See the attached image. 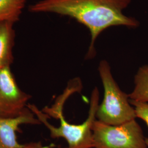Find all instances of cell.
I'll use <instances>...</instances> for the list:
<instances>
[{
  "mask_svg": "<svg viewBox=\"0 0 148 148\" xmlns=\"http://www.w3.org/2000/svg\"><path fill=\"white\" fill-rule=\"evenodd\" d=\"M131 0H40L29 7L30 12L51 13L68 16L83 24L90 32L91 40L87 59L95 55V43L99 35L112 27H137L139 22L124 14Z\"/></svg>",
  "mask_w": 148,
  "mask_h": 148,
  "instance_id": "1",
  "label": "cell"
},
{
  "mask_svg": "<svg viewBox=\"0 0 148 148\" xmlns=\"http://www.w3.org/2000/svg\"><path fill=\"white\" fill-rule=\"evenodd\" d=\"M78 92L75 85L69 84L63 93L59 97L51 107L40 110L36 106L28 104L27 107L41 123L47 128L52 138H63L68 143V148H93L92 127L97 120L96 112L99 106V92L95 88L91 94L88 115L82 124L70 123L63 113L64 104L70 95Z\"/></svg>",
  "mask_w": 148,
  "mask_h": 148,
  "instance_id": "2",
  "label": "cell"
},
{
  "mask_svg": "<svg viewBox=\"0 0 148 148\" xmlns=\"http://www.w3.org/2000/svg\"><path fill=\"white\" fill-rule=\"evenodd\" d=\"M98 72L104 87V98L97 110V120L115 126L136 119L134 108L130 103L128 94L120 89L106 60L100 62Z\"/></svg>",
  "mask_w": 148,
  "mask_h": 148,
  "instance_id": "3",
  "label": "cell"
},
{
  "mask_svg": "<svg viewBox=\"0 0 148 148\" xmlns=\"http://www.w3.org/2000/svg\"><path fill=\"white\" fill-rule=\"evenodd\" d=\"M92 132L93 148H148L143 130L136 119L115 126L96 120Z\"/></svg>",
  "mask_w": 148,
  "mask_h": 148,
  "instance_id": "4",
  "label": "cell"
},
{
  "mask_svg": "<svg viewBox=\"0 0 148 148\" xmlns=\"http://www.w3.org/2000/svg\"><path fill=\"white\" fill-rule=\"evenodd\" d=\"M31 98L19 87L11 66L0 68V117L19 116L27 108Z\"/></svg>",
  "mask_w": 148,
  "mask_h": 148,
  "instance_id": "5",
  "label": "cell"
},
{
  "mask_svg": "<svg viewBox=\"0 0 148 148\" xmlns=\"http://www.w3.org/2000/svg\"><path fill=\"white\" fill-rule=\"evenodd\" d=\"M39 125L41 122L28 107L19 116L0 117V148H21L24 145L18 142L16 132L22 125Z\"/></svg>",
  "mask_w": 148,
  "mask_h": 148,
  "instance_id": "6",
  "label": "cell"
},
{
  "mask_svg": "<svg viewBox=\"0 0 148 148\" xmlns=\"http://www.w3.org/2000/svg\"><path fill=\"white\" fill-rule=\"evenodd\" d=\"M14 24L8 21L0 23V68L11 66L13 63L16 37Z\"/></svg>",
  "mask_w": 148,
  "mask_h": 148,
  "instance_id": "7",
  "label": "cell"
},
{
  "mask_svg": "<svg viewBox=\"0 0 148 148\" xmlns=\"http://www.w3.org/2000/svg\"><path fill=\"white\" fill-rule=\"evenodd\" d=\"M128 97L130 101L148 103V65L140 67L134 76V87Z\"/></svg>",
  "mask_w": 148,
  "mask_h": 148,
  "instance_id": "8",
  "label": "cell"
},
{
  "mask_svg": "<svg viewBox=\"0 0 148 148\" xmlns=\"http://www.w3.org/2000/svg\"><path fill=\"white\" fill-rule=\"evenodd\" d=\"M27 0H0V23L19 21Z\"/></svg>",
  "mask_w": 148,
  "mask_h": 148,
  "instance_id": "9",
  "label": "cell"
},
{
  "mask_svg": "<svg viewBox=\"0 0 148 148\" xmlns=\"http://www.w3.org/2000/svg\"><path fill=\"white\" fill-rule=\"evenodd\" d=\"M130 103L133 106L136 118H139L146 122L148 127V103L140 101H130ZM146 143L148 147V138H146Z\"/></svg>",
  "mask_w": 148,
  "mask_h": 148,
  "instance_id": "10",
  "label": "cell"
},
{
  "mask_svg": "<svg viewBox=\"0 0 148 148\" xmlns=\"http://www.w3.org/2000/svg\"><path fill=\"white\" fill-rule=\"evenodd\" d=\"M21 148H47V147L43 146L41 142H32L24 145Z\"/></svg>",
  "mask_w": 148,
  "mask_h": 148,
  "instance_id": "11",
  "label": "cell"
},
{
  "mask_svg": "<svg viewBox=\"0 0 148 148\" xmlns=\"http://www.w3.org/2000/svg\"><path fill=\"white\" fill-rule=\"evenodd\" d=\"M47 148H53V147H47Z\"/></svg>",
  "mask_w": 148,
  "mask_h": 148,
  "instance_id": "12",
  "label": "cell"
}]
</instances>
